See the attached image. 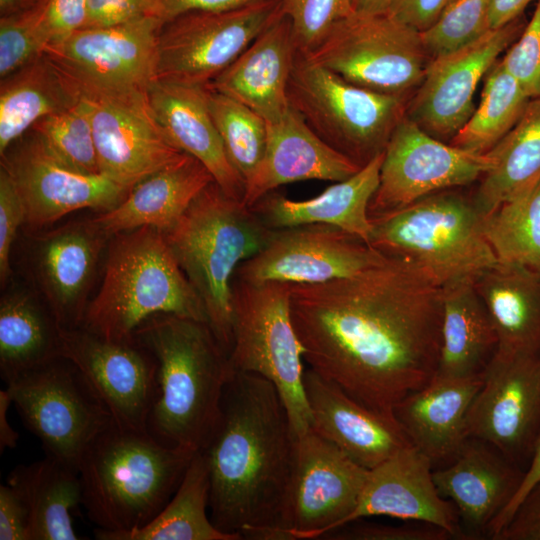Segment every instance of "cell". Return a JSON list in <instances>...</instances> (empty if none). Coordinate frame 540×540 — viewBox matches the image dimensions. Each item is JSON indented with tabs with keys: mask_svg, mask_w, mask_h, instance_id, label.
Here are the masks:
<instances>
[{
	"mask_svg": "<svg viewBox=\"0 0 540 540\" xmlns=\"http://www.w3.org/2000/svg\"><path fill=\"white\" fill-rule=\"evenodd\" d=\"M289 284V283H288ZM304 361L364 406H394L436 375L442 287L397 258L353 276L289 284Z\"/></svg>",
	"mask_w": 540,
	"mask_h": 540,
	"instance_id": "obj_1",
	"label": "cell"
},
{
	"mask_svg": "<svg viewBox=\"0 0 540 540\" xmlns=\"http://www.w3.org/2000/svg\"><path fill=\"white\" fill-rule=\"evenodd\" d=\"M201 452L213 524L240 539L283 540L295 436L274 384L257 374L234 372L218 425Z\"/></svg>",
	"mask_w": 540,
	"mask_h": 540,
	"instance_id": "obj_2",
	"label": "cell"
},
{
	"mask_svg": "<svg viewBox=\"0 0 540 540\" xmlns=\"http://www.w3.org/2000/svg\"><path fill=\"white\" fill-rule=\"evenodd\" d=\"M132 337L156 361L147 432L164 445L202 451L218 425L234 373L229 354L207 322L174 314L152 316Z\"/></svg>",
	"mask_w": 540,
	"mask_h": 540,
	"instance_id": "obj_3",
	"label": "cell"
},
{
	"mask_svg": "<svg viewBox=\"0 0 540 540\" xmlns=\"http://www.w3.org/2000/svg\"><path fill=\"white\" fill-rule=\"evenodd\" d=\"M196 453L112 422L91 441L79 463L88 517L107 532L142 528L170 501Z\"/></svg>",
	"mask_w": 540,
	"mask_h": 540,
	"instance_id": "obj_4",
	"label": "cell"
},
{
	"mask_svg": "<svg viewBox=\"0 0 540 540\" xmlns=\"http://www.w3.org/2000/svg\"><path fill=\"white\" fill-rule=\"evenodd\" d=\"M274 231L213 181L176 225L162 233L201 299L210 328L228 354L233 344L232 279L244 261L266 246Z\"/></svg>",
	"mask_w": 540,
	"mask_h": 540,
	"instance_id": "obj_5",
	"label": "cell"
},
{
	"mask_svg": "<svg viewBox=\"0 0 540 540\" xmlns=\"http://www.w3.org/2000/svg\"><path fill=\"white\" fill-rule=\"evenodd\" d=\"M104 262L100 288L81 325L87 330L124 340L158 314L207 322L201 299L160 231L140 227L112 235Z\"/></svg>",
	"mask_w": 540,
	"mask_h": 540,
	"instance_id": "obj_6",
	"label": "cell"
},
{
	"mask_svg": "<svg viewBox=\"0 0 540 540\" xmlns=\"http://www.w3.org/2000/svg\"><path fill=\"white\" fill-rule=\"evenodd\" d=\"M483 220L472 198L444 190L371 219L369 245L412 264L443 287L475 279L498 263Z\"/></svg>",
	"mask_w": 540,
	"mask_h": 540,
	"instance_id": "obj_7",
	"label": "cell"
},
{
	"mask_svg": "<svg viewBox=\"0 0 540 540\" xmlns=\"http://www.w3.org/2000/svg\"><path fill=\"white\" fill-rule=\"evenodd\" d=\"M233 372L253 373L271 381L287 409L296 437L311 429L304 391L303 347L295 331L289 284L231 282Z\"/></svg>",
	"mask_w": 540,
	"mask_h": 540,
	"instance_id": "obj_8",
	"label": "cell"
},
{
	"mask_svg": "<svg viewBox=\"0 0 540 540\" xmlns=\"http://www.w3.org/2000/svg\"><path fill=\"white\" fill-rule=\"evenodd\" d=\"M287 94L311 130L360 167L384 151L407 108L406 98L352 84L298 50Z\"/></svg>",
	"mask_w": 540,
	"mask_h": 540,
	"instance_id": "obj_9",
	"label": "cell"
},
{
	"mask_svg": "<svg viewBox=\"0 0 540 540\" xmlns=\"http://www.w3.org/2000/svg\"><path fill=\"white\" fill-rule=\"evenodd\" d=\"M6 385L46 456L76 471L91 441L113 422L80 370L63 356L19 373Z\"/></svg>",
	"mask_w": 540,
	"mask_h": 540,
	"instance_id": "obj_10",
	"label": "cell"
},
{
	"mask_svg": "<svg viewBox=\"0 0 540 540\" xmlns=\"http://www.w3.org/2000/svg\"><path fill=\"white\" fill-rule=\"evenodd\" d=\"M307 56L352 84L406 99L431 61L421 32L388 13L352 14Z\"/></svg>",
	"mask_w": 540,
	"mask_h": 540,
	"instance_id": "obj_11",
	"label": "cell"
},
{
	"mask_svg": "<svg viewBox=\"0 0 540 540\" xmlns=\"http://www.w3.org/2000/svg\"><path fill=\"white\" fill-rule=\"evenodd\" d=\"M282 0L230 10H194L163 22L155 80L207 86L280 14Z\"/></svg>",
	"mask_w": 540,
	"mask_h": 540,
	"instance_id": "obj_12",
	"label": "cell"
},
{
	"mask_svg": "<svg viewBox=\"0 0 540 540\" xmlns=\"http://www.w3.org/2000/svg\"><path fill=\"white\" fill-rule=\"evenodd\" d=\"M72 83L89 109L102 175L132 189L185 153L162 129L147 91L100 89Z\"/></svg>",
	"mask_w": 540,
	"mask_h": 540,
	"instance_id": "obj_13",
	"label": "cell"
},
{
	"mask_svg": "<svg viewBox=\"0 0 540 540\" xmlns=\"http://www.w3.org/2000/svg\"><path fill=\"white\" fill-rule=\"evenodd\" d=\"M368 474L369 469L312 429L296 437L283 540L318 539L343 526L359 502Z\"/></svg>",
	"mask_w": 540,
	"mask_h": 540,
	"instance_id": "obj_14",
	"label": "cell"
},
{
	"mask_svg": "<svg viewBox=\"0 0 540 540\" xmlns=\"http://www.w3.org/2000/svg\"><path fill=\"white\" fill-rule=\"evenodd\" d=\"M110 236L93 217L47 231H28L24 280L49 307L62 329L82 325L98 267Z\"/></svg>",
	"mask_w": 540,
	"mask_h": 540,
	"instance_id": "obj_15",
	"label": "cell"
},
{
	"mask_svg": "<svg viewBox=\"0 0 540 540\" xmlns=\"http://www.w3.org/2000/svg\"><path fill=\"white\" fill-rule=\"evenodd\" d=\"M0 157V167L7 171L24 203L28 231L42 230L81 209L109 211L131 190L102 174L72 168L32 129Z\"/></svg>",
	"mask_w": 540,
	"mask_h": 540,
	"instance_id": "obj_16",
	"label": "cell"
},
{
	"mask_svg": "<svg viewBox=\"0 0 540 540\" xmlns=\"http://www.w3.org/2000/svg\"><path fill=\"white\" fill-rule=\"evenodd\" d=\"M491 164L487 153L467 152L441 141L405 114L384 149L369 217L378 218L425 196L471 184Z\"/></svg>",
	"mask_w": 540,
	"mask_h": 540,
	"instance_id": "obj_17",
	"label": "cell"
},
{
	"mask_svg": "<svg viewBox=\"0 0 540 540\" xmlns=\"http://www.w3.org/2000/svg\"><path fill=\"white\" fill-rule=\"evenodd\" d=\"M467 434L519 467L530 462L540 437V354L493 355L467 416Z\"/></svg>",
	"mask_w": 540,
	"mask_h": 540,
	"instance_id": "obj_18",
	"label": "cell"
},
{
	"mask_svg": "<svg viewBox=\"0 0 540 540\" xmlns=\"http://www.w3.org/2000/svg\"><path fill=\"white\" fill-rule=\"evenodd\" d=\"M387 256L340 228L307 224L276 229L266 246L236 270L248 282L319 284L353 276Z\"/></svg>",
	"mask_w": 540,
	"mask_h": 540,
	"instance_id": "obj_19",
	"label": "cell"
},
{
	"mask_svg": "<svg viewBox=\"0 0 540 540\" xmlns=\"http://www.w3.org/2000/svg\"><path fill=\"white\" fill-rule=\"evenodd\" d=\"M526 22L521 16L460 49L431 59L407 104L406 116L431 136L450 142L475 109L479 82L518 38Z\"/></svg>",
	"mask_w": 540,
	"mask_h": 540,
	"instance_id": "obj_20",
	"label": "cell"
},
{
	"mask_svg": "<svg viewBox=\"0 0 540 540\" xmlns=\"http://www.w3.org/2000/svg\"><path fill=\"white\" fill-rule=\"evenodd\" d=\"M164 20L147 17L107 27L82 28L46 48L75 84L147 91L155 81L158 34Z\"/></svg>",
	"mask_w": 540,
	"mask_h": 540,
	"instance_id": "obj_21",
	"label": "cell"
},
{
	"mask_svg": "<svg viewBox=\"0 0 540 540\" xmlns=\"http://www.w3.org/2000/svg\"><path fill=\"white\" fill-rule=\"evenodd\" d=\"M60 356L80 370L116 425L147 432L156 361L146 347L133 337L107 339L79 326L61 329Z\"/></svg>",
	"mask_w": 540,
	"mask_h": 540,
	"instance_id": "obj_22",
	"label": "cell"
},
{
	"mask_svg": "<svg viewBox=\"0 0 540 540\" xmlns=\"http://www.w3.org/2000/svg\"><path fill=\"white\" fill-rule=\"evenodd\" d=\"M432 466L424 453L410 445L369 469L359 502L344 525L387 516L434 524L453 539L467 540L455 505L437 490Z\"/></svg>",
	"mask_w": 540,
	"mask_h": 540,
	"instance_id": "obj_23",
	"label": "cell"
},
{
	"mask_svg": "<svg viewBox=\"0 0 540 540\" xmlns=\"http://www.w3.org/2000/svg\"><path fill=\"white\" fill-rule=\"evenodd\" d=\"M525 472L487 442L468 437L455 458L433 470L439 494L456 507L467 540L488 536Z\"/></svg>",
	"mask_w": 540,
	"mask_h": 540,
	"instance_id": "obj_24",
	"label": "cell"
},
{
	"mask_svg": "<svg viewBox=\"0 0 540 540\" xmlns=\"http://www.w3.org/2000/svg\"><path fill=\"white\" fill-rule=\"evenodd\" d=\"M303 383L311 429L359 465L372 469L412 445L393 414L364 406L311 368Z\"/></svg>",
	"mask_w": 540,
	"mask_h": 540,
	"instance_id": "obj_25",
	"label": "cell"
},
{
	"mask_svg": "<svg viewBox=\"0 0 540 540\" xmlns=\"http://www.w3.org/2000/svg\"><path fill=\"white\" fill-rule=\"evenodd\" d=\"M360 168L317 136L290 106L281 118L267 122L265 153L245 184L243 203L251 208L266 194L289 183L342 181Z\"/></svg>",
	"mask_w": 540,
	"mask_h": 540,
	"instance_id": "obj_26",
	"label": "cell"
},
{
	"mask_svg": "<svg viewBox=\"0 0 540 540\" xmlns=\"http://www.w3.org/2000/svg\"><path fill=\"white\" fill-rule=\"evenodd\" d=\"M297 47L282 12L207 87L248 106L267 122L290 108L288 83Z\"/></svg>",
	"mask_w": 540,
	"mask_h": 540,
	"instance_id": "obj_27",
	"label": "cell"
},
{
	"mask_svg": "<svg viewBox=\"0 0 540 540\" xmlns=\"http://www.w3.org/2000/svg\"><path fill=\"white\" fill-rule=\"evenodd\" d=\"M147 95L171 142L199 160L227 195L243 202L245 181L232 165L212 118L207 86L155 80Z\"/></svg>",
	"mask_w": 540,
	"mask_h": 540,
	"instance_id": "obj_28",
	"label": "cell"
},
{
	"mask_svg": "<svg viewBox=\"0 0 540 540\" xmlns=\"http://www.w3.org/2000/svg\"><path fill=\"white\" fill-rule=\"evenodd\" d=\"M483 384V374L470 378L435 376L393 408L411 444L432 463L451 462L468 438L467 416Z\"/></svg>",
	"mask_w": 540,
	"mask_h": 540,
	"instance_id": "obj_29",
	"label": "cell"
},
{
	"mask_svg": "<svg viewBox=\"0 0 540 540\" xmlns=\"http://www.w3.org/2000/svg\"><path fill=\"white\" fill-rule=\"evenodd\" d=\"M383 152L351 177L335 182L313 198L296 201L272 191L251 209L267 227L274 230L327 224L369 244L373 224L368 207L379 185Z\"/></svg>",
	"mask_w": 540,
	"mask_h": 540,
	"instance_id": "obj_30",
	"label": "cell"
},
{
	"mask_svg": "<svg viewBox=\"0 0 540 540\" xmlns=\"http://www.w3.org/2000/svg\"><path fill=\"white\" fill-rule=\"evenodd\" d=\"M213 181L199 160L184 153L177 161L135 185L118 206L99 213L93 220L110 237L140 227L165 233Z\"/></svg>",
	"mask_w": 540,
	"mask_h": 540,
	"instance_id": "obj_31",
	"label": "cell"
},
{
	"mask_svg": "<svg viewBox=\"0 0 540 540\" xmlns=\"http://www.w3.org/2000/svg\"><path fill=\"white\" fill-rule=\"evenodd\" d=\"M496 331L500 355L540 354V272L497 263L474 279Z\"/></svg>",
	"mask_w": 540,
	"mask_h": 540,
	"instance_id": "obj_32",
	"label": "cell"
},
{
	"mask_svg": "<svg viewBox=\"0 0 540 540\" xmlns=\"http://www.w3.org/2000/svg\"><path fill=\"white\" fill-rule=\"evenodd\" d=\"M498 339L474 278L442 287L441 345L435 376L470 378L483 374Z\"/></svg>",
	"mask_w": 540,
	"mask_h": 540,
	"instance_id": "obj_33",
	"label": "cell"
},
{
	"mask_svg": "<svg viewBox=\"0 0 540 540\" xmlns=\"http://www.w3.org/2000/svg\"><path fill=\"white\" fill-rule=\"evenodd\" d=\"M13 278L0 298V372L6 383L60 356L62 329L37 292Z\"/></svg>",
	"mask_w": 540,
	"mask_h": 540,
	"instance_id": "obj_34",
	"label": "cell"
},
{
	"mask_svg": "<svg viewBox=\"0 0 540 540\" xmlns=\"http://www.w3.org/2000/svg\"><path fill=\"white\" fill-rule=\"evenodd\" d=\"M7 483L23 500L29 516L28 540H78L71 513L82 504L79 472L55 458L18 465Z\"/></svg>",
	"mask_w": 540,
	"mask_h": 540,
	"instance_id": "obj_35",
	"label": "cell"
},
{
	"mask_svg": "<svg viewBox=\"0 0 540 540\" xmlns=\"http://www.w3.org/2000/svg\"><path fill=\"white\" fill-rule=\"evenodd\" d=\"M80 100L71 80L47 55L0 82V155L39 120Z\"/></svg>",
	"mask_w": 540,
	"mask_h": 540,
	"instance_id": "obj_36",
	"label": "cell"
},
{
	"mask_svg": "<svg viewBox=\"0 0 540 540\" xmlns=\"http://www.w3.org/2000/svg\"><path fill=\"white\" fill-rule=\"evenodd\" d=\"M487 154L491 167L472 198L483 217L540 179V97Z\"/></svg>",
	"mask_w": 540,
	"mask_h": 540,
	"instance_id": "obj_37",
	"label": "cell"
},
{
	"mask_svg": "<svg viewBox=\"0 0 540 540\" xmlns=\"http://www.w3.org/2000/svg\"><path fill=\"white\" fill-rule=\"evenodd\" d=\"M210 481L201 451L192 458L180 485L163 510L147 525L129 532L94 530L99 540H241L219 530L210 518Z\"/></svg>",
	"mask_w": 540,
	"mask_h": 540,
	"instance_id": "obj_38",
	"label": "cell"
},
{
	"mask_svg": "<svg viewBox=\"0 0 540 540\" xmlns=\"http://www.w3.org/2000/svg\"><path fill=\"white\" fill-rule=\"evenodd\" d=\"M530 100L499 59L484 77L479 105L449 143L467 152L487 153L515 126Z\"/></svg>",
	"mask_w": 540,
	"mask_h": 540,
	"instance_id": "obj_39",
	"label": "cell"
},
{
	"mask_svg": "<svg viewBox=\"0 0 540 540\" xmlns=\"http://www.w3.org/2000/svg\"><path fill=\"white\" fill-rule=\"evenodd\" d=\"M483 232L498 263L540 272V179L484 217Z\"/></svg>",
	"mask_w": 540,
	"mask_h": 540,
	"instance_id": "obj_40",
	"label": "cell"
},
{
	"mask_svg": "<svg viewBox=\"0 0 540 540\" xmlns=\"http://www.w3.org/2000/svg\"><path fill=\"white\" fill-rule=\"evenodd\" d=\"M207 98L227 155L246 184L264 156L267 121L248 106L208 87Z\"/></svg>",
	"mask_w": 540,
	"mask_h": 540,
	"instance_id": "obj_41",
	"label": "cell"
},
{
	"mask_svg": "<svg viewBox=\"0 0 540 540\" xmlns=\"http://www.w3.org/2000/svg\"><path fill=\"white\" fill-rule=\"evenodd\" d=\"M31 129L72 168L101 174L89 109L82 99L70 108L45 116Z\"/></svg>",
	"mask_w": 540,
	"mask_h": 540,
	"instance_id": "obj_42",
	"label": "cell"
},
{
	"mask_svg": "<svg viewBox=\"0 0 540 540\" xmlns=\"http://www.w3.org/2000/svg\"><path fill=\"white\" fill-rule=\"evenodd\" d=\"M48 0H37L19 12L0 17V78L36 60L51 42Z\"/></svg>",
	"mask_w": 540,
	"mask_h": 540,
	"instance_id": "obj_43",
	"label": "cell"
},
{
	"mask_svg": "<svg viewBox=\"0 0 540 540\" xmlns=\"http://www.w3.org/2000/svg\"><path fill=\"white\" fill-rule=\"evenodd\" d=\"M492 0H455L426 31L422 40L430 59L446 55L490 30Z\"/></svg>",
	"mask_w": 540,
	"mask_h": 540,
	"instance_id": "obj_44",
	"label": "cell"
},
{
	"mask_svg": "<svg viewBox=\"0 0 540 540\" xmlns=\"http://www.w3.org/2000/svg\"><path fill=\"white\" fill-rule=\"evenodd\" d=\"M298 51L310 54L340 21L355 13L353 0H282Z\"/></svg>",
	"mask_w": 540,
	"mask_h": 540,
	"instance_id": "obj_45",
	"label": "cell"
},
{
	"mask_svg": "<svg viewBox=\"0 0 540 540\" xmlns=\"http://www.w3.org/2000/svg\"><path fill=\"white\" fill-rule=\"evenodd\" d=\"M500 62L530 99L540 97V0Z\"/></svg>",
	"mask_w": 540,
	"mask_h": 540,
	"instance_id": "obj_46",
	"label": "cell"
},
{
	"mask_svg": "<svg viewBox=\"0 0 540 540\" xmlns=\"http://www.w3.org/2000/svg\"><path fill=\"white\" fill-rule=\"evenodd\" d=\"M331 540H450L452 535L434 524L408 521L384 525L357 520L324 534Z\"/></svg>",
	"mask_w": 540,
	"mask_h": 540,
	"instance_id": "obj_47",
	"label": "cell"
},
{
	"mask_svg": "<svg viewBox=\"0 0 540 540\" xmlns=\"http://www.w3.org/2000/svg\"><path fill=\"white\" fill-rule=\"evenodd\" d=\"M24 203L7 171L0 167V284L13 278L12 248L19 228L25 224Z\"/></svg>",
	"mask_w": 540,
	"mask_h": 540,
	"instance_id": "obj_48",
	"label": "cell"
},
{
	"mask_svg": "<svg viewBox=\"0 0 540 540\" xmlns=\"http://www.w3.org/2000/svg\"><path fill=\"white\" fill-rule=\"evenodd\" d=\"M147 17L163 19L160 0H87L84 28L114 26Z\"/></svg>",
	"mask_w": 540,
	"mask_h": 540,
	"instance_id": "obj_49",
	"label": "cell"
},
{
	"mask_svg": "<svg viewBox=\"0 0 540 540\" xmlns=\"http://www.w3.org/2000/svg\"><path fill=\"white\" fill-rule=\"evenodd\" d=\"M492 540H540V481L528 491Z\"/></svg>",
	"mask_w": 540,
	"mask_h": 540,
	"instance_id": "obj_50",
	"label": "cell"
},
{
	"mask_svg": "<svg viewBox=\"0 0 540 540\" xmlns=\"http://www.w3.org/2000/svg\"><path fill=\"white\" fill-rule=\"evenodd\" d=\"M87 19V0H48L47 22L50 45L58 44L84 28Z\"/></svg>",
	"mask_w": 540,
	"mask_h": 540,
	"instance_id": "obj_51",
	"label": "cell"
},
{
	"mask_svg": "<svg viewBox=\"0 0 540 540\" xmlns=\"http://www.w3.org/2000/svg\"><path fill=\"white\" fill-rule=\"evenodd\" d=\"M455 0H394L388 14L419 32L430 28Z\"/></svg>",
	"mask_w": 540,
	"mask_h": 540,
	"instance_id": "obj_52",
	"label": "cell"
},
{
	"mask_svg": "<svg viewBox=\"0 0 540 540\" xmlns=\"http://www.w3.org/2000/svg\"><path fill=\"white\" fill-rule=\"evenodd\" d=\"M29 516L16 490L0 485V540H28Z\"/></svg>",
	"mask_w": 540,
	"mask_h": 540,
	"instance_id": "obj_53",
	"label": "cell"
},
{
	"mask_svg": "<svg viewBox=\"0 0 540 540\" xmlns=\"http://www.w3.org/2000/svg\"><path fill=\"white\" fill-rule=\"evenodd\" d=\"M539 481H540V437L537 441V444L534 449V453L529 462V466L527 470L525 471V475L519 489L517 490L515 496L512 498L509 505L497 517V519L493 522V524L491 525L489 529L488 536L490 539H493V537L510 520L511 516L513 515L514 511L516 510V508L518 507L522 499L526 496L528 491Z\"/></svg>",
	"mask_w": 540,
	"mask_h": 540,
	"instance_id": "obj_54",
	"label": "cell"
},
{
	"mask_svg": "<svg viewBox=\"0 0 540 540\" xmlns=\"http://www.w3.org/2000/svg\"><path fill=\"white\" fill-rule=\"evenodd\" d=\"M266 0H160L164 21L194 10H230Z\"/></svg>",
	"mask_w": 540,
	"mask_h": 540,
	"instance_id": "obj_55",
	"label": "cell"
},
{
	"mask_svg": "<svg viewBox=\"0 0 540 540\" xmlns=\"http://www.w3.org/2000/svg\"><path fill=\"white\" fill-rule=\"evenodd\" d=\"M539 0H492L489 12V27L496 29L523 16L526 7Z\"/></svg>",
	"mask_w": 540,
	"mask_h": 540,
	"instance_id": "obj_56",
	"label": "cell"
},
{
	"mask_svg": "<svg viewBox=\"0 0 540 540\" xmlns=\"http://www.w3.org/2000/svg\"><path fill=\"white\" fill-rule=\"evenodd\" d=\"M13 403L7 389L0 390V450L15 448L19 434L11 427L7 419V411Z\"/></svg>",
	"mask_w": 540,
	"mask_h": 540,
	"instance_id": "obj_57",
	"label": "cell"
},
{
	"mask_svg": "<svg viewBox=\"0 0 540 540\" xmlns=\"http://www.w3.org/2000/svg\"><path fill=\"white\" fill-rule=\"evenodd\" d=\"M394 0H353L358 14H387Z\"/></svg>",
	"mask_w": 540,
	"mask_h": 540,
	"instance_id": "obj_58",
	"label": "cell"
},
{
	"mask_svg": "<svg viewBox=\"0 0 540 540\" xmlns=\"http://www.w3.org/2000/svg\"><path fill=\"white\" fill-rule=\"evenodd\" d=\"M37 0H0V15L6 16L33 5Z\"/></svg>",
	"mask_w": 540,
	"mask_h": 540,
	"instance_id": "obj_59",
	"label": "cell"
}]
</instances>
